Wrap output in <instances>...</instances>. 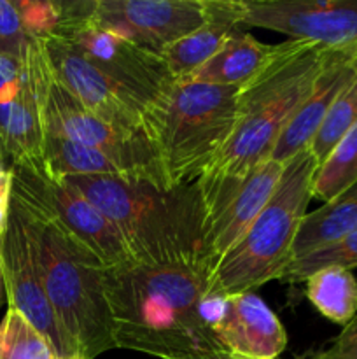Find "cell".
Instances as JSON below:
<instances>
[{
    "label": "cell",
    "mask_w": 357,
    "mask_h": 359,
    "mask_svg": "<svg viewBox=\"0 0 357 359\" xmlns=\"http://www.w3.org/2000/svg\"><path fill=\"white\" fill-rule=\"evenodd\" d=\"M115 349L160 359H202L230 354L212 330L206 302L209 269L200 259L167 265L104 269Z\"/></svg>",
    "instance_id": "obj_1"
},
{
    "label": "cell",
    "mask_w": 357,
    "mask_h": 359,
    "mask_svg": "<svg viewBox=\"0 0 357 359\" xmlns=\"http://www.w3.org/2000/svg\"><path fill=\"white\" fill-rule=\"evenodd\" d=\"M332 51L293 39L275 44L268 63L240 88L233 133L198 179H240L270 160Z\"/></svg>",
    "instance_id": "obj_3"
},
{
    "label": "cell",
    "mask_w": 357,
    "mask_h": 359,
    "mask_svg": "<svg viewBox=\"0 0 357 359\" xmlns=\"http://www.w3.org/2000/svg\"><path fill=\"white\" fill-rule=\"evenodd\" d=\"M42 161L56 177L66 175H119L121 168L104 153L56 133H42Z\"/></svg>",
    "instance_id": "obj_21"
},
{
    "label": "cell",
    "mask_w": 357,
    "mask_h": 359,
    "mask_svg": "<svg viewBox=\"0 0 357 359\" xmlns=\"http://www.w3.org/2000/svg\"><path fill=\"white\" fill-rule=\"evenodd\" d=\"M27 60L14 58L0 51V105L9 104L23 88L27 81Z\"/></svg>",
    "instance_id": "obj_29"
},
{
    "label": "cell",
    "mask_w": 357,
    "mask_h": 359,
    "mask_svg": "<svg viewBox=\"0 0 357 359\" xmlns=\"http://www.w3.org/2000/svg\"><path fill=\"white\" fill-rule=\"evenodd\" d=\"M0 263L6 280L9 309L24 316L38 333L48 339L59 358L79 356L76 346L52 312L42 283L37 244L27 210L10 193L6 231L0 235Z\"/></svg>",
    "instance_id": "obj_10"
},
{
    "label": "cell",
    "mask_w": 357,
    "mask_h": 359,
    "mask_svg": "<svg viewBox=\"0 0 357 359\" xmlns=\"http://www.w3.org/2000/svg\"><path fill=\"white\" fill-rule=\"evenodd\" d=\"M240 88L175 79L146 109L144 128L170 186L195 182L233 133Z\"/></svg>",
    "instance_id": "obj_5"
},
{
    "label": "cell",
    "mask_w": 357,
    "mask_h": 359,
    "mask_svg": "<svg viewBox=\"0 0 357 359\" xmlns=\"http://www.w3.org/2000/svg\"><path fill=\"white\" fill-rule=\"evenodd\" d=\"M212 330L227 353L244 359H279L287 346L286 328L255 293L212 302Z\"/></svg>",
    "instance_id": "obj_15"
},
{
    "label": "cell",
    "mask_w": 357,
    "mask_h": 359,
    "mask_svg": "<svg viewBox=\"0 0 357 359\" xmlns=\"http://www.w3.org/2000/svg\"><path fill=\"white\" fill-rule=\"evenodd\" d=\"M202 359H244V358L233 356V354H220V356H214V358H202Z\"/></svg>",
    "instance_id": "obj_34"
},
{
    "label": "cell",
    "mask_w": 357,
    "mask_h": 359,
    "mask_svg": "<svg viewBox=\"0 0 357 359\" xmlns=\"http://www.w3.org/2000/svg\"><path fill=\"white\" fill-rule=\"evenodd\" d=\"M354 230H357V184L321 209L307 212L294 238L293 259L328 248Z\"/></svg>",
    "instance_id": "obj_20"
},
{
    "label": "cell",
    "mask_w": 357,
    "mask_h": 359,
    "mask_svg": "<svg viewBox=\"0 0 357 359\" xmlns=\"http://www.w3.org/2000/svg\"><path fill=\"white\" fill-rule=\"evenodd\" d=\"M7 300V293H6V280H4V270H2V263H0V309H2L4 302Z\"/></svg>",
    "instance_id": "obj_32"
},
{
    "label": "cell",
    "mask_w": 357,
    "mask_h": 359,
    "mask_svg": "<svg viewBox=\"0 0 357 359\" xmlns=\"http://www.w3.org/2000/svg\"><path fill=\"white\" fill-rule=\"evenodd\" d=\"M10 193L41 219L56 228L77 251L104 269L133 263L114 224L76 188L56 177L42 158L10 163Z\"/></svg>",
    "instance_id": "obj_8"
},
{
    "label": "cell",
    "mask_w": 357,
    "mask_h": 359,
    "mask_svg": "<svg viewBox=\"0 0 357 359\" xmlns=\"http://www.w3.org/2000/svg\"><path fill=\"white\" fill-rule=\"evenodd\" d=\"M59 179L83 193L114 224L136 265L202 262L205 205L196 181L160 188L119 175Z\"/></svg>",
    "instance_id": "obj_2"
},
{
    "label": "cell",
    "mask_w": 357,
    "mask_h": 359,
    "mask_svg": "<svg viewBox=\"0 0 357 359\" xmlns=\"http://www.w3.org/2000/svg\"><path fill=\"white\" fill-rule=\"evenodd\" d=\"M317 168L310 147L287 161L265 209L209 273L206 302L254 293L270 280L280 279L293 262L294 238L314 198L312 182Z\"/></svg>",
    "instance_id": "obj_4"
},
{
    "label": "cell",
    "mask_w": 357,
    "mask_h": 359,
    "mask_svg": "<svg viewBox=\"0 0 357 359\" xmlns=\"http://www.w3.org/2000/svg\"><path fill=\"white\" fill-rule=\"evenodd\" d=\"M70 359H84L83 356H76V358H70Z\"/></svg>",
    "instance_id": "obj_36"
},
{
    "label": "cell",
    "mask_w": 357,
    "mask_h": 359,
    "mask_svg": "<svg viewBox=\"0 0 357 359\" xmlns=\"http://www.w3.org/2000/svg\"><path fill=\"white\" fill-rule=\"evenodd\" d=\"M21 14L24 28L31 39H46L51 35L62 16V2H35V0H14Z\"/></svg>",
    "instance_id": "obj_28"
},
{
    "label": "cell",
    "mask_w": 357,
    "mask_h": 359,
    "mask_svg": "<svg viewBox=\"0 0 357 359\" xmlns=\"http://www.w3.org/2000/svg\"><path fill=\"white\" fill-rule=\"evenodd\" d=\"M2 154H4V151H2V146H0V165H2Z\"/></svg>",
    "instance_id": "obj_35"
},
{
    "label": "cell",
    "mask_w": 357,
    "mask_h": 359,
    "mask_svg": "<svg viewBox=\"0 0 357 359\" xmlns=\"http://www.w3.org/2000/svg\"><path fill=\"white\" fill-rule=\"evenodd\" d=\"M357 184V126L318 163L312 182V196L331 202Z\"/></svg>",
    "instance_id": "obj_23"
},
{
    "label": "cell",
    "mask_w": 357,
    "mask_h": 359,
    "mask_svg": "<svg viewBox=\"0 0 357 359\" xmlns=\"http://www.w3.org/2000/svg\"><path fill=\"white\" fill-rule=\"evenodd\" d=\"M307 298L324 318L345 328L357 314V279L352 270L326 269L307 280Z\"/></svg>",
    "instance_id": "obj_22"
},
{
    "label": "cell",
    "mask_w": 357,
    "mask_h": 359,
    "mask_svg": "<svg viewBox=\"0 0 357 359\" xmlns=\"http://www.w3.org/2000/svg\"><path fill=\"white\" fill-rule=\"evenodd\" d=\"M10 186H13L10 177L9 181L4 182V184L0 186V235L6 231V226H7V216H9V202H10Z\"/></svg>",
    "instance_id": "obj_31"
},
{
    "label": "cell",
    "mask_w": 357,
    "mask_h": 359,
    "mask_svg": "<svg viewBox=\"0 0 357 359\" xmlns=\"http://www.w3.org/2000/svg\"><path fill=\"white\" fill-rule=\"evenodd\" d=\"M9 177H10V170H9V168H4L2 165H0V186H2L4 182L9 181Z\"/></svg>",
    "instance_id": "obj_33"
},
{
    "label": "cell",
    "mask_w": 357,
    "mask_h": 359,
    "mask_svg": "<svg viewBox=\"0 0 357 359\" xmlns=\"http://www.w3.org/2000/svg\"><path fill=\"white\" fill-rule=\"evenodd\" d=\"M357 77V49H335L315 79L310 95L280 137L272 160L287 163L308 149L336 98Z\"/></svg>",
    "instance_id": "obj_16"
},
{
    "label": "cell",
    "mask_w": 357,
    "mask_h": 359,
    "mask_svg": "<svg viewBox=\"0 0 357 359\" xmlns=\"http://www.w3.org/2000/svg\"><path fill=\"white\" fill-rule=\"evenodd\" d=\"M91 18L160 55L205 23L209 0H91Z\"/></svg>",
    "instance_id": "obj_13"
},
{
    "label": "cell",
    "mask_w": 357,
    "mask_h": 359,
    "mask_svg": "<svg viewBox=\"0 0 357 359\" xmlns=\"http://www.w3.org/2000/svg\"><path fill=\"white\" fill-rule=\"evenodd\" d=\"M357 266V230L343 237L342 241L328 245L324 249L303 256V258L293 259L284 270L279 280L284 283H304L308 277L326 269H345L352 270Z\"/></svg>",
    "instance_id": "obj_25"
},
{
    "label": "cell",
    "mask_w": 357,
    "mask_h": 359,
    "mask_svg": "<svg viewBox=\"0 0 357 359\" xmlns=\"http://www.w3.org/2000/svg\"><path fill=\"white\" fill-rule=\"evenodd\" d=\"M27 63L37 97L42 133H56L100 151L128 179L150 182L160 188H174L147 133L114 128L84 109L52 74L41 39H34L28 46Z\"/></svg>",
    "instance_id": "obj_7"
},
{
    "label": "cell",
    "mask_w": 357,
    "mask_h": 359,
    "mask_svg": "<svg viewBox=\"0 0 357 359\" xmlns=\"http://www.w3.org/2000/svg\"><path fill=\"white\" fill-rule=\"evenodd\" d=\"M23 209L37 244L48 300L79 356L94 359L115 349L102 263L77 251L52 224L31 214L24 205Z\"/></svg>",
    "instance_id": "obj_6"
},
{
    "label": "cell",
    "mask_w": 357,
    "mask_h": 359,
    "mask_svg": "<svg viewBox=\"0 0 357 359\" xmlns=\"http://www.w3.org/2000/svg\"><path fill=\"white\" fill-rule=\"evenodd\" d=\"M357 126V77L354 83L336 98L332 107L329 109L324 123L318 128L317 135L312 140L310 151L315 160L321 163L332 147Z\"/></svg>",
    "instance_id": "obj_26"
},
{
    "label": "cell",
    "mask_w": 357,
    "mask_h": 359,
    "mask_svg": "<svg viewBox=\"0 0 357 359\" xmlns=\"http://www.w3.org/2000/svg\"><path fill=\"white\" fill-rule=\"evenodd\" d=\"M51 35L69 42L144 109L175 81L160 55L97 23L91 18V0L62 2V16Z\"/></svg>",
    "instance_id": "obj_9"
},
{
    "label": "cell",
    "mask_w": 357,
    "mask_h": 359,
    "mask_svg": "<svg viewBox=\"0 0 357 359\" xmlns=\"http://www.w3.org/2000/svg\"><path fill=\"white\" fill-rule=\"evenodd\" d=\"M286 163L266 160L240 179H196L205 205L202 258L212 272L214 266L237 245L272 198Z\"/></svg>",
    "instance_id": "obj_11"
},
{
    "label": "cell",
    "mask_w": 357,
    "mask_h": 359,
    "mask_svg": "<svg viewBox=\"0 0 357 359\" xmlns=\"http://www.w3.org/2000/svg\"><path fill=\"white\" fill-rule=\"evenodd\" d=\"M303 359H357V314L332 340L331 346Z\"/></svg>",
    "instance_id": "obj_30"
},
{
    "label": "cell",
    "mask_w": 357,
    "mask_h": 359,
    "mask_svg": "<svg viewBox=\"0 0 357 359\" xmlns=\"http://www.w3.org/2000/svg\"><path fill=\"white\" fill-rule=\"evenodd\" d=\"M238 28H241V0H209L205 23L167 46L160 56L175 79H184L209 62Z\"/></svg>",
    "instance_id": "obj_17"
},
{
    "label": "cell",
    "mask_w": 357,
    "mask_h": 359,
    "mask_svg": "<svg viewBox=\"0 0 357 359\" xmlns=\"http://www.w3.org/2000/svg\"><path fill=\"white\" fill-rule=\"evenodd\" d=\"M241 27L329 49H357V0H241Z\"/></svg>",
    "instance_id": "obj_12"
},
{
    "label": "cell",
    "mask_w": 357,
    "mask_h": 359,
    "mask_svg": "<svg viewBox=\"0 0 357 359\" xmlns=\"http://www.w3.org/2000/svg\"><path fill=\"white\" fill-rule=\"evenodd\" d=\"M0 146L10 161L42 156L41 114L30 69L18 97L9 104L0 105Z\"/></svg>",
    "instance_id": "obj_19"
},
{
    "label": "cell",
    "mask_w": 357,
    "mask_h": 359,
    "mask_svg": "<svg viewBox=\"0 0 357 359\" xmlns=\"http://www.w3.org/2000/svg\"><path fill=\"white\" fill-rule=\"evenodd\" d=\"M31 41L14 0H0V51L23 58Z\"/></svg>",
    "instance_id": "obj_27"
},
{
    "label": "cell",
    "mask_w": 357,
    "mask_h": 359,
    "mask_svg": "<svg viewBox=\"0 0 357 359\" xmlns=\"http://www.w3.org/2000/svg\"><path fill=\"white\" fill-rule=\"evenodd\" d=\"M273 51L275 46L262 44L254 35L238 28L209 62L184 79L214 86L241 88L268 63Z\"/></svg>",
    "instance_id": "obj_18"
},
{
    "label": "cell",
    "mask_w": 357,
    "mask_h": 359,
    "mask_svg": "<svg viewBox=\"0 0 357 359\" xmlns=\"http://www.w3.org/2000/svg\"><path fill=\"white\" fill-rule=\"evenodd\" d=\"M52 74L84 109L111 126L132 133H146V109L88 62L69 42L58 37L41 39Z\"/></svg>",
    "instance_id": "obj_14"
},
{
    "label": "cell",
    "mask_w": 357,
    "mask_h": 359,
    "mask_svg": "<svg viewBox=\"0 0 357 359\" xmlns=\"http://www.w3.org/2000/svg\"><path fill=\"white\" fill-rule=\"evenodd\" d=\"M0 359H63L51 344L14 309L0 323Z\"/></svg>",
    "instance_id": "obj_24"
}]
</instances>
